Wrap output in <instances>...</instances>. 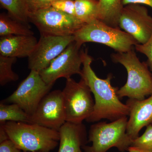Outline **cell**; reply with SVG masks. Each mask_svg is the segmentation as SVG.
Returning a JSON list of instances; mask_svg holds the SVG:
<instances>
[{
    "mask_svg": "<svg viewBox=\"0 0 152 152\" xmlns=\"http://www.w3.org/2000/svg\"><path fill=\"white\" fill-rule=\"evenodd\" d=\"M123 6L129 4H138L149 6L152 8V0H121Z\"/></svg>",
    "mask_w": 152,
    "mask_h": 152,
    "instance_id": "27",
    "label": "cell"
},
{
    "mask_svg": "<svg viewBox=\"0 0 152 152\" xmlns=\"http://www.w3.org/2000/svg\"><path fill=\"white\" fill-rule=\"evenodd\" d=\"M28 25L18 21L10 16L1 14L0 16L1 37L11 35H34Z\"/></svg>",
    "mask_w": 152,
    "mask_h": 152,
    "instance_id": "17",
    "label": "cell"
},
{
    "mask_svg": "<svg viewBox=\"0 0 152 152\" xmlns=\"http://www.w3.org/2000/svg\"><path fill=\"white\" fill-rule=\"evenodd\" d=\"M29 20L44 35H74L85 24L77 17L52 7L30 13Z\"/></svg>",
    "mask_w": 152,
    "mask_h": 152,
    "instance_id": "7",
    "label": "cell"
},
{
    "mask_svg": "<svg viewBox=\"0 0 152 152\" xmlns=\"http://www.w3.org/2000/svg\"><path fill=\"white\" fill-rule=\"evenodd\" d=\"M128 151L129 152H152V151H149L140 150L133 147H129L128 150Z\"/></svg>",
    "mask_w": 152,
    "mask_h": 152,
    "instance_id": "29",
    "label": "cell"
},
{
    "mask_svg": "<svg viewBox=\"0 0 152 152\" xmlns=\"http://www.w3.org/2000/svg\"><path fill=\"white\" fill-rule=\"evenodd\" d=\"M76 17L85 24L98 20V0H75Z\"/></svg>",
    "mask_w": 152,
    "mask_h": 152,
    "instance_id": "19",
    "label": "cell"
},
{
    "mask_svg": "<svg viewBox=\"0 0 152 152\" xmlns=\"http://www.w3.org/2000/svg\"><path fill=\"white\" fill-rule=\"evenodd\" d=\"M7 121L31 123V116L16 104H0V124Z\"/></svg>",
    "mask_w": 152,
    "mask_h": 152,
    "instance_id": "18",
    "label": "cell"
},
{
    "mask_svg": "<svg viewBox=\"0 0 152 152\" xmlns=\"http://www.w3.org/2000/svg\"></svg>",
    "mask_w": 152,
    "mask_h": 152,
    "instance_id": "31",
    "label": "cell"
},
{
    "mask_svg": "<svg viewBox=\"0 0 152 152\" xmlns=\"http://www.w3.org/2000/svg\"><path fill=\"white\" fill-rule=\"evenodd\" d=\"M75 0H56L51 7L63 12L76 17Z\"/></svg>",
    "mask_w": 152,
    "mask_h": 152,
    "instance_id": "23",
    "label": "cell"
},
{
    "mask_svg": "<svg viewBox=\"0 0 152 152\" xmlns=\"http://www.w3.org/2000/svg\"><path fill=\"white\" fill-rule=\"evenodd\" d=\"M134 48L137 51L147 57L148 60L146 63L152 74V35L150 39L146 43L137 44Z\"/></svg>",
    "mask_w": 152,
    "mask_h": 152,
    "instance_id": "24",
    "label": "cell"
},
{
    "mask_svg": "<svg viewBox=\"0 0 152 152\" xmlns=\"http://www.w3.org/2000/svg\"><path fill=\"white\" fill-rule=\"evenodd\" d=\"M82 46L75 41L70 44L51 63L46 69L39 72L44 81L53 85L58 79L70 78L75 75H80L83 58Z\"/></svg>",
    "mask_w": 152,
    "mask_h": 152,
    "instance_id": "9",
    "label": "cell"
},
{
    "mask_svg": "<svg viewBox=\"0 0 152 152\" xmlns=\"http://www.w3.org/2000/svg\"><path fill=\"white\" fill-rule=\"evenodd\" d=\"M112 61L122 65L126 70L127 80L123 86L119 88L117 94L120 99L142 100L152 94V74L146 62L139 60L134 49L126 53H118L111 55Z\"/></svg>",
    "mask_w": 152,
    "mask_h": 152,
    "instance_id": "3",
    "label": "cell"
},
{
    "mask_svg": "<svg viewBox=\"0 0 152 152\" xmlns=\"http://www.w3.org/2000/svg\"><path fill=\"white\" fill-rule=\"evenodd\" d=\"M124 6L121 0H98V20L113 27H119V19Z\"/></svg>",
    "mask_w": 152,
    "mask_h": 152,
    "instance_id": "16",
    "label": "cell"
},
{
    "mask_svg": "<svg viewBox=\"0 0 152 152\" xmlns=\"http://www.w3.org/2000/svg\"><path fill=\"white\" fill-rule=\"evenodd\" d=\"M0 3L7 10L10 17L28 25L29 12L26 0H0Z\"/></svg>",
    "mask_w": 152,
    "mask_h": 152,
    "instance_id": "20",
    "label": "cell"
},
{
    "mask_svg": "<svg viewBox=\"0 0 152 152\" xmlns=\"http://www.w3.org/2000/svg\"><path fill=\"white\" fill-rule=\"evenodd\" d=\"M8 139V135L4 127V124H0V143Z\"/></svg>",
    "mask_w": 152,
    "mask_h": 152,
    "instance_id": "28",
    "label": "cell"
},
{
    "mask_svg": "<svg viewBox=\"0 0 152 152\" xmlns=\"http://www.w3.org/2000/svg\"><path fill=\"white\" fill-rule=\"evenodd\" d=\"M131 147L143 151H152V125L146 127L145 132L133 141Z\"/></svg>",
    "mask_w": 152,
    "mask_h": 152,
    "instance_id": "22",
    "label": "cell"
},
{
    "mask_svg": "<svg viewBox=\"0 0 152 152\" xmlns=\"http://www.w3.org/2000/svg\"><path fill=\"white\" fill-rule=\"evenodd\" d=\"M53 86L44 81L39 72L31 70L17 89L2 102L16 104L31 116Z\"/></svg>",
    "mask_w": 152,
    "mask_h": 152,
    "instance_id": "8",
    "label": "cell"
},
{
    "mask_svg": "<svg viewBox=\"0 0 152 152\" xmlns=\"http://www.w3.org/2000/svg\"><path fill=\"white\" fill-rule=\"evenodd\" d=\"M56 0H26L30 13L34 12L51 7L52 3Z\"/></svg>",
    "mask_w": 152,
    "mask_h": 152,
    "instance_id": "25",
    "label": "cell"
},
{
    "mask_svg": "<svg viewBox=\"0 0 152 152\" xmlns=\"http://www.w3.org/2000/svg\"><path fill=\"white\" fill-rule=\"evenodd\" d=\"M38 41L34 35H11L1 37L0 55L15 58L28 57Z\"/></svg>",
    "mask_w": 152,
    "mask_h": 152,
    "instance_id": "15",
    "label": "cell"
},
{
    "mask_svg": "<svg viewBox=\"0 0 152 152\" xmlns=\"http://www.w3.org/2000/svg\"><path fill=\"white\" fill-rule=\"evenodd\" d=\"M83 68L80 76L94 97V111L86 120L88 123H95L102 119L114 121L129 115V109L121 102L117 94L118 87L112 86L113 75L109 74L105 79L100 78L92 69L93 58L88 50H82Z\"/></svg>",
    "mask_w": 152,
    "mask_h": 152,
    "instance_id": "1",
    "label": "cell"
},
{
    "mask_svg": "<svg viewBox=\"0 0 152 152\" xmlns=\"http://www.w3.org/2000/svg\"><path fill=\"white\" fill-rule=\"evenodd\" d=\"M75 41L74 35H41L35 48L28 57V68L31 70L39 72L46 69L70 44Z\"/></svg>",
    "mask_w": 152,
    "mask_h": 152,
    "instance_id": "11",
    "label": "cell"
},
{
    "mask_svg": "<svg viewBox=\"0 0 152 152\" xmlns=\"http://www.w3.org/2000/svg\"><path fill=\"white\" fill-rule=\"evenodd\" d=\"M75 41L80 45L85 43L105 45L118 53H126L139 44L134 38L120 28L113 27L99 20L85 24L74 34Z\"/></svg>",
    "mask_w": 152,
    "mask_h": 152,
    "instance_id": "5",
    "label": "cell"
},
{
    "mask_svg": "<svg viewBox=\"0 0 152 152\" xmlns=\"http://www.w3.org/2000/svg\"><path fill=\"white\" fill-rule=\"evenodd\" d=\"M0 152H22L10 139L0 143Z\"/></svg>",
    "mask_w": 152,
    "mask_h": 152,
    "instance_id": "26",
    "label": "cell"
},
{
    "mask_svg": "<svg viewBox=\"0 0 152 152\" xmlns=\"http://www.w3.org/2000/svg\"><path fill=\"white\" fill-rule=\"evenodd\" d=\"M119 27L139 44L146 43L152 35V17L146 8L138 4L124 6L119 19Z\"/></svg>",
    "mask_w": 152,
    "mask_h": 152,
    "instance_id": "10",
    "label": "cell"
},
{
    "mask_svg": "<svg viewBox=\"0 0 152 152\" xmlns=\"http://www.w3.org/2000/svg\"><path fill=\"white\" fill-rule=\"evenodd\" d=\"M58 132L59 148L58 152H83L82 148L88 142L86 128L83 123L66 122Z\"/></svg>",
    "mask_w": 152,
    "mask_h": 152,
    "instance_id": "14",
    "label": "cell"
},
{
    "mask_svg": "<svg viewBox=\"0 0 152 152\" xmlns=\"http://www.w3.org/2000/svg\"></svg>",
    "mask_w": 152,
    "mask_h": 152,
    "instance_id": "30",
    "label": "cell"
},
{
    "mask_svg": "<svg viewBox=\"0 0 152 152\" xmlns=\"http://www.w3.org/2000/svg\"><path fill=\"white\" fill-rule=\"evenodd\" d=\"M127 116L110 123L99 122L92 125L88 134V142L91 146H84L85 152H107L112 148L119 151H127L133 140L127 133Z\"/></svg>",
    "mask_w": 152,
    "mask_h": 152,
    "instance_id": "4",
    "label": "cell"
},
{
    "mask_svg": "<svg viewBox=\"0 0 152 152\" xmlns=\"http://www.w3.org/2000/svg\"><path fill=\"white\" fill-rule=\"evenodd\" d=\"M66 122L62 91L50 92L42 99L31 116V123L58 131Z\"/></svg>",
    "mask_w": 152,
    "mask_h": 152,
    "instance_id": "12",
    "label": "cell"
},
{
    "mask_svg": "<svg viewBox=\"0 0 152 152\" xmlns=\"http://www.w3.org/2000/svg\"><path fill=\"white\" fill-rule=\"evenodd\" d=\"M9 139L23 152H50L59 144L58 131L36 124L7 121Z\"/></svg>",
    "mask_w": 152,
    "mask_h": 152,
    "instance_id": "2",
    "label": "cell"
},
{
    "mask_svg": "<svg viewBox=\"0 0 152 152\" xmlns=\"http://www.w3.org/2000/svg\"><path fill=\"white\" fill-rule=\"evenodd\" d=\"M66 122L80 124L91 116L95 105L91 91L83 80L67 79L62 91Z\"/></svg>",
    "mask_w": 152,
    "mask_h": 152,
    "instance_id": "6",
    "label": "cell"
},
{
    "mask_svg": "<svg viewBox=\"0 0 152 152\" xmlns=\"http://www.w3.org/2000/svg\"><path fill=\"white\" fill-rule=\"evenodd\" d=\"M126 104L129 109L126 132L134 140L143 128L152 124V94L142 100L129 99Z\"/></svg>",
    "mask_w": 152,
    "mask_h": 152,
    "instance_id": "13",
    "label": "cell"
},
{
    "mask_svg": "<svg viewBox=\"0 0 152 152\" xmlns=\"http://www.w3.org/2000/svg\"><path fill=\"white\" fill-rule=\"evenodd\" d=\"M17 58L4 56L0 55V85L4 86L8 83L16 81L18 75L14 72L12 66L15 63Z\"/></svg>",
    "mask_w": 152,
    "mask_h": 152,
    "instance_id": "21",
    "label": "cell"
}]
</instances>
